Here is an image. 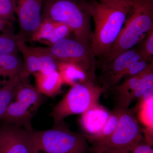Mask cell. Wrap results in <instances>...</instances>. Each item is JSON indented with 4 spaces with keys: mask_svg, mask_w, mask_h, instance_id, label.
I'll return each instance as SVG.
<instances>
[{
    "mask_svg": "<svg viewBox=\"0 0 153 153\" xmlns=\"http://www.w3.org/2000/svg\"><path fill=\"white\" fill-rule=\"evenodd\" d=\"M134 3V2H133ZM133 3L87 1L85 5L94 23L91 47L96 58L102 61L109 54L123 27Z\"/></svg>",
    "mask_w": 153,
    "mask_h": 153,
    "instance_id": "cell-1",
    "label": "cell"
},
{
    "mask_svg": "<svg viewBox=\"0 0 153 153\" xmlns=\"http://www.w3.org/2000/svg\"><path fill=\"white\" fill-rule=\"evenodd\" d=\"M42 17V20L50 19L67 25L75 38L91 45V16L85 0H44Z\"/></svg>",
    "mask_w": 153,
    "mask_h": 153,
    "instance_id": "cell-2",
    "label": "cell"
},
{
    "mask_svg": "<svg viewBox=\"0 0 153 153\" xmlns=\"http://www.w3.org/2000/svg\"><path fill=\"white\" fill-rule=\"evenodd\" d=\"M153 27V0H135L109 54L102 65L134 48Z\"/></svg>",
    "mask_w": 153,
    "mask_h": 153,
    "instance_id": "cell-3",
    "label": "cell"
},
{
    "mask_svg": "<svg viewBox=\"0 0 153 153\" xmlns=\"http://www.w3.org/2000/svg\"><path fill=\"white\" fill-rule=\"evenodd\" d=\"M35 147L46 153H87L90 151L84 134L72 131L64 122L52 128L30 132Z\"/></svg>",
    "mask_w": 153,
    "mask_h": 153,
    "instance_id": "cell-4",
    "label": "cell"
},
{
    "mask_svg": "<svg viewBox=\"0 0 153 153\" xmlns=\"http://www.w3.org/2000/svg\"><path fill=\"white\" fill-rule=\"evenodd\" d=\"M102 94L101 87L96 81L90 80L71 86L49 114L53 126L60 124L70 116L81 114L98 104Z\"/></svg>",
    "mask_w": 153,
    "mask_h": 153,
    "instance_id": "cell-5",
    "label": "cell"
},
{
    "mask_svg": "<svg viewBox=\"0 0 153 153\" xmlns=\"http://www.w3.org/2000/svg\"><path fill=\"white\" fill-rule=\"evenodd\" d=\"M44 96L28 82H22L5 112L0 118L4 124L33 131L32 121L44 102Z\"/></svg>",
    "mask_w": 153,
    "mask_h": 153,
    "instance_id": "cell-6",
    "label": "cell"
},
{
    "mask_svg": "<svg viewBox=\"0 0 153 153\" xmlns=\"http://www.w3.org/2000/svg\"><path fill=\"white\" fill-rule=\"evenodd\" d=\"M143 140V129L132 109L120 111L119 120L113 133L106 139L91 145L92 153L129 152L132 147Z\"/></svg>",
    "mask_w": 153,
    "mask_h": 153,
    "instance_id": "cell-7",
    "label": "cell"
},
{
    "mask_svg": "<svg viewBox=\"0 0 153 153\" xmlns=\"http://www.w3.org/2000/svg\"><path fill=\"white\" fill-rule=\"evenodd\" d=\"M57 62L74 63L83 68L93 79H97L96 57L90 44L68 38L48 47Z\"/></svg>",
    "mask_w": 153,
    "mask_h": 153,
    "instance_id": "cell-8",
    "label": "cell"
},
{
    "mask_svg": "<svg viewBox=\"0 0 153 153\" xmlns=\"http://www.w3.org/2000/svg\"><path fill=\"white\" fill-rule=\"evenodd\" d=\"M140 60H147L137 44L134 48L118 55L109 63L102 65L101 73L97 78V83L101 87L102 94H107L109 91L117 85L124 76L129 66L134 61Z\"/></svg>",
    "mask_w": 153,
    "mask_h": 153,
    "instance_id": "cell-9",
    "label": "cell"
},
{
    "mask_svg": "<svg viewBox=\"0 0 153 153\" xmlns=\"http://www.w3.org/2000/svg\"><path fill=\"white\" fill-rule=\"evenodd\" d=\"M44 0H16L15 14L18 18L19 30L16 37L25 42L32 37L42 22Z\"/></svg>",
    "mask_w": 153,
    "mask_h": 153,
    "instance_id": "cell-10",
    "label": "cell"
},
{
    "mask_svg": "<svg viewBox=\"0 0 153 153\" xmlns=\"http://www.w3.org/2000/svg\"><path fill=\"white\" fill-rule=\"evenodd\" d=\"M153 78V62L150 63L143 71L134 76H128L124 82L117 85L109 91L114 100L113 110H123L137 99L138 90L146 81Z\"/></svg>",
    "mask_w": 153,
    "mask_h": 153,
    "instance_id": "cell-11",
    "label": "cell"
},
{
    "mask_svg": "<svg viewBox=\"0 0 153 153\" xmlns=\"http://www.w3.org/2000/svg\"><path fill=\"white\" fill-rule=\"evenodd\" d=\"M30 132L16 126H0V153H41L33 142Z\"/></svg>",
    "mask_w": 153,
    "mask_h": 153,
    "instance_id": "cell-12",
    "label": "cell"
},
{
    "mask_svg": "<svg viewBox=\"0 0 153 153\" xmlns=\"http://www.w3.org/2000/svg\"><path fill=\"white\" fill-rule=\"evenodd\" d=\"M110 114L108 110L98 103L81 114L79 123L86 138L95 137L101 131Z\"/></svg>",
    "mask_w": 153,
    "mask_h": 153,
    "instance_id": "cell-13",
    "label": "cell"
},
{
    "mask_svg": "<svg viewBox=\"0 0 153 153\" xmlns=\"http://www.w3.org/2000/svg\"><path fill=\"white\" fill-rule=\"evenodd\" d=\"M18 46L23 57V67L19 76L22 82H27L30 75L41 71V58L36 47H29L25 41L19 40Z\"/></svg>",
    "mask_w": 153,
    "mask_h": 153,
    "instance_id": "cell-14",
    "label": "cell"
},
{
    "mask_svg": "<svg viewBox=\"0 0 153 153\" xmlns=\"http://www.w3.org/2000/svg\"><path fill=\"white\" fill-rule=\"evenodd\" d=\"M33 75L36 88L43 95L53 97L62 92L63 83L57 70L49 74L36 72Z\"/></svg>",
    "mask_w": 153,
    "mask_h": 153,
    "instance_id": "cell-15",
    "label": "cell"
},
{
    "mask_svg": "<svg viewBox=\"0 0 153 153\" xmlns=\"http://www.w3.org/2000/svg\"><path fill=\"white\" fill-rule=\"evenodd\" d=\"M57 71L61 76L63 84L71 86L90 80L97 81L80 66L74 63L57 62Z\"/></svg>",
    "mask_w": 153,
    "mask_h": 153,
    "instance_id": "cell-16",
    "label": "cell"
},
{
    "mask_svg": "<svg viewBox=\"0 0 153 153\" xmlns=\"http://www.w3.org/2000/svg\"><path fill=\"white\" fill-rule=\"evenodd\" d=\"M153 98L142 103H137L133 111L135 113L139 111V117L140 121L145 127L143 130V140L153 146Z\"/></svg>",
    "mask_w": 153,
    "mask_h": 153,
    "instance_id": "cell-17",
    "label": "cell"
},
{
    "mask_svg": "<svg viewBox=\"0 0 153 153\" xmlns=\"http://www.w3.org/2000/svg\"><path fill=\"white\" fill-rule=\"evenodd\" d=\"M23 64V60L18 54L0 56V77L9 79L19 75Z\"/></svg>",
    "mask_w": 153,
    "mask_h": 153,
    "instance_id": "cell-18",
    "label": "cell"
},
{
    "mask_svg": "<svg viewBox=\"0 0 153 153\" xmlns=\"http://www.w3.org/2000/svg\"><path fill=\"white\" fill-rule=\"evenodd\" d=\"M22 82L18 75L8 79L0 86V118L13 99Z\"/></svg>",
    "mask_w": 153,
    "mask_h": 153,
    "instance_id": "cell-19",
    "label": "cell"
},
{
    "mask_svg": "<svg viewBox=\"0 0 153 153\" xmlns=\"http://www.w3.org/2000/svg\"><path fill=\"white\" fill-rule=\"evenodd\" d=\"M120 111L112 110L106 123L103 127L101 131L95 137L88 138V142L91 145L95 144L102 141L110 136L117 127L119 120Z\"/></svg>",
    "mask_w": 153,
    "mask_h": 153,
    "instance_id": "cell-20",
    "label": "cell"
},
{
    "mask_svg": "<svg viewBox=\"0 0 153 153\" xmlns=\"http://www.w3.org/2000/svg\"><path fill=\"white\" fill-rule=\"evenodd\" d=\"M56 22L50 19L42 20L41 25L32 37L31 41H37L48 45V42L53 35Z\"/></svg>",
    "mask_w": 153,
    "mask_h": 153,
    "instance_id": "cell-21",
    "label": "cell"
},
{
    "mask_svg": "<svg viewBox=\"0 0 153 153\" xmlns=\"http://www.w3.org/2000/svg\"><path fill=\"white\" fill-rule=\"evenodd\" d=\"M18 39L11 30L0 35V56L8 54H18Z\"/></svg>",
    "mask_w": 153,
    "mask_h": 153,
    "instance_id": "cell-22",
    "label": "cell"
},
{
    "mask_svg": "<svg viewBox=\"0 0 153 153\" xmlns=\"http://www.w3.org/2000/svg\"><path fill=\"white\" fill-rule=\"evenodd\" d=\"M36 48L42 62V68L40 73L49 74L57 71V61L49 51L48 47H36Z\"/></svg>",
    "mask_w": 153,
    "mask_h": 153,
    "instance_id": "cell-23",
    "label": "cell"
},
{
    "mask_svg": "<svg viewBox=\"0 0 153 153\" xmlns=\"http://www.w3.org/2000/svg\"><path fill=\"white\" fill-rule=\"evenodd\" d=\"M137 44L145 59L150 63L153 62V27Z\"/></svg>",
    "mask_w": 153,
    "mask_h": 153,
    "instance_id": "cell-24",
    "label": "cell"
},
{
    "mask_svg": "<svg viewBox=\"0 0 153 153\" xmlns=\"http://www.w3.org/2000/svg\"><path fill=\"white\" fill-rule=\"evenodd\" d=\"M16 0H0V19L11 22L13 21Z\"/></svg>",
    "mask_w": 153,
    "mask_h": 153,
    "instance_id": "cell-25",
    "label": "cell"
},
{
    "mask_svg": "<svg viewBox=\"0 0 153 153\" xmlns=\"http://www.w3.org/2000/svg\"><path fill=\"white\" fill-rule=\"evenodd\" d=\"M71 33H72V30L67 25L61 22H56L53 35L49 40L47 46L50 47L62 39L68 38Z\"/></svg>",
    "mask_w": 153,
    "mask_h": 153,
    "instance_id": "cell-26",
    "label": "cell"
},
{
    "mask_svg": "<svg viewBox=\"0 0 153 153\" xmlns=\"http://www.w3.org/2000/svg\"><path fill=\"white\" fill-rule=\"evenodd\" d=\"M150 63H151L145 60L134 61L127 68L124 74V76H134L139 74L147 67Z\"/></svg>",
    "mask_w": 153,
    "mask_h": 153,
    "instance_id": "cell-27",
    "label": "cell"
},
{
    "mask_svg": "<svg viewBox=\"0 0 153 153\" xmlns=\"http://www.w3.org/2000/svg\"><path fill=\"white\" fill-rule=\"evenodd\" d=\"M130 153H153L152 146L143 140L134 145L129 151Z\"/></svg>",
    "mask_w": 153,
    "mask_h": 153,
    "instance_id": "cell-28",
    "label": "cell"
},
{
    "mask_svg": "<svg viewBox=\"0 0 153 153\" xmlns=\"http://www.w3.org/2000/svg\"><path fill=\"white\" fill-rule=\"evenodd\" d=\"M11 25V22L4 21L0 19V31H4L5 32L8 31L5 30L8 29V27H10Z\"/></svg>",
    "mask_w": 153,
    "mask_h": 153,
    "instance_id": "cell-29",
    "label": "cell"
},
{
    "mask_svg": "<svg viewBox=\"0 0 153 153\" xmlns=\"http://www.w3.org/2000/svg\"><path fill=\"white\" fill-rule=\"evenodd\" d=\"M100 2H120L133 3L135 0H97Z\"/></svg>",
    "mask_w": 153,
    "mask_h": 153,
    "instance_id": "cell-30",
    "label": "cell"
},
{
    "mask_svg": "<svg viewBox=\"0 0 153 153\" xmlns=\"http://www.w3.org/2000/svg\"><path fill=\"white\" fill-rule=\"evenodd\" d=\"M106 153H130L129 152H108Z\"/></svg>",
    "mask_w": 153,
    "mask_h": 153,
    "instance_id": "cell-31",
    "label": "cell"
},
{
    "mask_svg": "<svg viewBox=\"0 0 153 153\" xmlns=\"http://www.w3.org/2000/svg\"><path fill=\"white\" fill-rule=\"evenodd\" d=\"M4 82H1V81H0V86H1V85H2L3 83H4Z\"/></svg>",
    "mask_w": 153,
    "mask_h": 153,
    "instance_id": "cell-32",
    "label": "cell"
}]
</instances>
